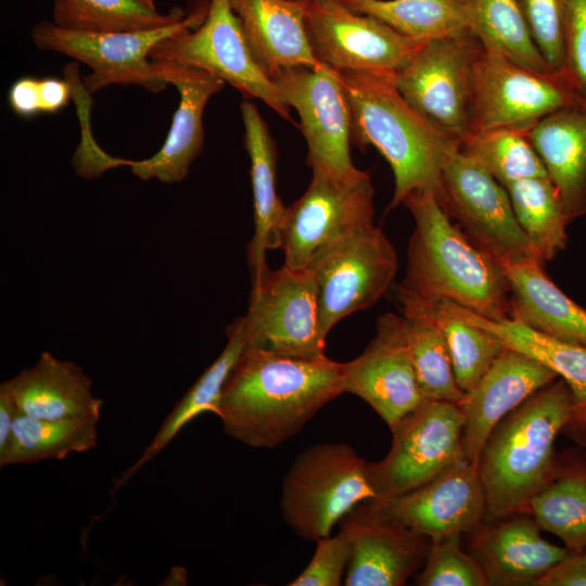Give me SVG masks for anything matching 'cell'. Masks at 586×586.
Listing matches in <instances>:
<instances>
[{
  "instance_id": "d6986e66",
  "label": "cell",
  "mask_w": 586,
  "mask_h": 586,
  "mask_svg": "<svg viewBox=\"0 0 586 586\" xmlns=\"http://www.w3.org/2000/svg\"><path fill=\"white\" fill-rule=\"evenodd\" d=\"M168 85L179 93V104L162 148L151 157L130 161L111 156L109 169L122 165L142 180L164 183L182 181L204 144L203 113L208 100L226 82L206 71L168 62H152Z\"/></svg>"
},
{
  "instance_id": "4fadbf2b",
  "label": "cell",
  "mask_w": 586,
  "mask_h": 586,
  "mask_svg": "<svg viewBox=\"0 0 586 586\" xmlns=\"http://www.w3.org/2000/svg\"><path fill=\"white\" fill-rule=\"evenodd\" d=\"M583 103L561 72H540L479 46L474 61L471 131H527L547 115Z\"/></svg>"
},
{
  "instance_id": "44dd1931",
  "label": "cell",
  "mask_w": 586,
  "mask_h": 586,
  "mask_svg": "<svg viewBox=\"0 0 586 586\" xmlns=\"http://www.w3.org/2000/svg\"><path fill=\"white\" fill-rule=\"evenodd\" d=\"M559 377L533 357L506 347L459 406L464 416L466 458L476 466L496 424Z\"/></svg>"
},
{
  "instance_id": "7c38bea8",
  "label": "cell",
  "mask_w": 586,
  "mask_h": 586,
  "mask_svg": "<svg viewBox=\"0 0 586 586\" xmlns=\"http://www.w3.org/2000/svg\"><path fill=\"white\" fill-rule=\"evenodd\" d=\"M271 78L300 117L313 173L339 179L360 177L365 171L351 156L352 110L340 72L319 63L283 68Z\"/></svg>"
},
{
  "instance_id": "7bdbcfd3",
  "label": "cell",
  "mask_w": 586,
  "mask_h": 586,
  "mask_svg": "<svg viewBox=\"0 0 586 586\" xmlns=\"http://www.w3.org/2000/svg\"><path fill=\"white\" fill-rule=\"evenodd\" d=\"M536 586H586V551H573L544 574Z\"/></svg>"
},
{
  "instance_id": "60d3db41",
  "label": "cell",
  "mask_w": 586,
  "mask_h": 586,
  "mask_svg": "<svg viewBox=\"0 0 586 586\" xmlns=\"http://www.w3.org/2000/svg\"><path fill=\"white\" fill-rule=\"evenodd\" d=\"M352 545L348 535L339 530L334 536L316 542V549L306 568L289 586H339L344 581L351 560Z\"/></svg>"
},
{
  "instance_id": "ab89813d",
  "label": "cell",
  "mask_w": 586,
  "mask_h": 586,
  "mask_svg": "<svg viewBox=\"0 0 586 586\" xmlns=\"http://www.w3.org/2000/svg\"><path fill=\"white\" fill-rule=\"evenodd\" d=\"M562 75L578 100L586 103V0H561Z\"/></svg>"
},
{
  "instance_id": "83f0119b",
  "label": "cell",
  "mask_w": 586,
  "mask_h": 586,
  "mask_svg": "<svg viewBox=\"0 0 586 586\" xmlns=\"http://www.w3.org/2000/svg\"><path fill=\"white\" fill-rule=\"evenodd\" d=\"M444 301L460 319L495 334L506 347L533 357L564 380L574 402L571 426L586 430V347L546 335L514 318L495 321Z\"/></svg>"
},
{
  "instance_id": "ba28073f",
  "label": "cell",
  "mask_w": 586,
  "mask_h": 586,
  "mask_svg": "<svg viewBox=\"0 0 586 586\" xmlns=\"http://www.w3.org/2000/svg\"><path fill=\"white\" fill-rule=\"evenodd\" d=\"M391 431L392 446L386 456L367 462L375 498L410 492L467 459L464 416L457 403L423 400Z\"/></svg>"
},
{
  "instance_id": "3957f363",
  "label": "cell",
  "mask_w": 586,
  "mask_h": 586,
  "mask_svg": "<svg viewBox=\"0 0 586 586\" xmlns=\"http://www.w3.org/2000/svg\"><path fill=\"white\" fill-rule=\"evenodd\" d=\"M573 417L571 390L558 378L496 424L476 463L485 517L525 511L533 495L555 474V442Z\"/></svg>"
},
{
  "instance_id": "7dc6e473",
  "label": "cell",
  "mask_w": 586,
  "mask_h": 586,
  "mask_svg": "<svg viewBox=\"0 0 586 586\" xmlns=\"http://www.w3.org/2000/svg\"><path fill=\"white\" fill-rule=\"evenodd\" d=\"M584 550L586 551V547H585V549H584Z\"/></svg>"
},
{
  "instance_id": "f35d334b",
  "label": "cell",
  "mask_w": 586,
  "mask_h": 586,
  "mask_svg": "<svg viewBox=\"0 0 586 586\" xmlns=\"http://www.w3.org/2000/svg\"><path fill=\"white\" fill-rule=\"evenodd\" d=\"M460 533L431 540L424 568L418 578L421 586H484L486 578L472 558L460 547Z\"/></svg>"
},
{
  "instance_id": "e0dca14e",
  "label": "cell",
  "mask_w": 586,
  "mask_h": 586,
  "mask_svg": "<svg viewBox=\"0 0 586 586\" xmlns=\"http://www.w3.org/2000/svg\"><path fill=\"white\" fill-rule=\"evenodd\" d=\"M365 501L377 517L431 540L475 530L486 515L476 466L467 459L410 492Z\"/></svg>"
},
{
  "instance_id": "484cf974",
  "label": "cell",
  "mask_w": 586,
  "mask_h": 586,
  "mask_svg": "<svg viewBox=\"0 0 586 586\" xmlns=\"http://www.w3.org/2000/svg\"><path fill=\"white\" fill-rule=\"evenodd\" d=\"M244 143L250 157L255 230L247 245V263L253 272L266 268V254L281 249V229L286 211L277 192V152L269 126L256 105L240 104Z\"/></svg>"
},
{
  "instance_id": "d6a6232c",
  "label": "cell",
  "mask_w": 586,
  "mask_h": 586,
  "mask_svg": "<svg viewBox=\"0 0 586 586\" xmlns=\"http://www.w3.org/2000/svg\"><path fill=\"white\" fill-rule=\"evenodd\" d=\"M398 298L406 319L410 358L424 399L459 404L464 393L457 384L444 333L413 301Z\"/></svg>"
},
{
  "instance_id": "d590c367",
  "label": "cell",
  "mask_w": 586,
  "mask_h": 586,
  "mask_svg": "<svg viewBox=\"0 0 586 586\" xmlns=\"http://www.w3.org/2000/svg\"><path fill=\"white\" fill-rule=\"evenodd\" d=\"M528 512L540 530L558 536L573 551L586 547V472L555 474L530 499Z\"/></svg>"
},
{
  "instance_id": "603a6c76",
  "label": "cell",
  "mask_w": 586,
  "mask_h": 586,
  "mask_svg": "<svg viewBox=\"0 0 586 586\" xmlns=\"http://www.w3.org/2000/svg\"><path fill=\"white\" fill-rule=\"evenodd\" d=\"M20 415L41 419L93 417L100 419L103 400L92 393V380L73 361L50 352L37 362L3 381Z\"/></svg>"
},
{
  "instance_id": "f6af8a7d",
  "label": "cell",
  "mask_w": 586,
  "mask_h": 586,
  "mask_svg": "<svg viewBox=\"0 0 586 586\" xmlns=\"http://www.w3.org/2000/svg\"><path fill=\"white\" fill-rule=\"evenodd\" d=\"M39 87L42 113H56L68 104L73 91L71 81L53 77L41 78Z\"/></svg>"
},
{
  "instance_id": "ffe728a7",
  "label": "cell",
  "mask_w": 586,
  "mask_h": 586,
  "mask_svg": "<svg viewBox=\"0 0 586 586\" xmlns=\"http://www.w3.org/2000/svg\"><path fill=\"white\" fill-rule=\"evenodd\" d=\"M339 523L352 545L346 586H402L425 561L431 539L377 517L366 501Z\"/></svg>"
},
{
  "instance_id": "5bb4252c",
  "label": "cell",
  "mask_w": 586,
  "mask_h": 586,
  "mask_svg": "<svg viewBox=\"0 0 586 586\" xmlns=\"http://www.w3.org/2000/svg\"><path fill=\"white\" fill-rule=\"evenodd\" d=\"M440 202L468 237L501 266L535 258L507 189L459 145L445 157Z\"/></svg>"
},
{
  "instance_id": "2e32d148",
  "label": "cell",
  "mask_w": 586,
  "mask_h": 586,
  "mask_svg": "<svg viewBox=\"0 0 586 586\" xmlns=\"http://www.w3.org/2000/svg\"><path fill=\"white\" fill-rule=\"evenodd\" d=\"M373 198L366 171L355 179L313 173L306 191L286 206L281 229L283 264L305 268L323 247L372 225Z\"/></svg>"
},
{
  "instance_id": "74e56055",
  "label": "cell",
  "mask_w": 586,
  "mask_h": 586,
  "mask_svg": "<svg viewBox=\"0 0 586 586\" xmlns=\"http://www.w3.org/2000/svg\"><path fill=\"white\" fill-rule=\"evenodd\" d=\"M459 149L504 187L533 177H548L526 131L492 128L469 132Z\"/></svg>"
},
{
  "instance_id": "cb8c5ba5",
  "label": "cell",
  "mask_w": 586,
  "mask_h": 586,
  "mask_svg": "<svg viewBox=\"0 0 586 586\" xmlns=\"http://www.w3.org/2000/svg\"><path fill=\"white\" fill-rule=\"evenodd\" d=\"M250 49L271 77L292 66L315 67L305 24L304 0H229Z\"/></svg>"
},
{
  "instance_id": "277c9868",
  "label": "cell",
  "mask_w": 586,
  "mask_h": 586,
  "mask_svg": "<svg viewBox=\"0 0 586 586\" xmlns=\"http://www.w3.org/2000/svg\"><path fill=\"white\" fill-rule=\"evenodd\" d=\"M352 110V140L374 146L390 164L394 193L390 208L416 191L429 190L440 200L442 167L459 142L419 114L402 97L393 76L340 72Z\"/></svg>"
},
{
  "instance_id": "9a60e30c",
  "label": "cell",
  "mask_w": 586,
  "mask_h": 586,
  "mask_svg": "<svg viewBox=\"0 0 586 586\" xmlns=\"http://www.w3.org/2000/svg\"><path fill=\"white\" fill-rule=\"evenodd\" d=\"M315 58L339 72L394 76L424 41L408 38L341 0H304Z\"/></svg>"
},
{
  "instance_id": "5b68a950",
  "label": "cell",
  "mask_w": 586,
  "mask_h": 586,
  "mask_svg": "<svg viewBox=\"0 0 586 586\" xmlns=\"http://www.w3.org/2000/svg\"><path fill=\"white\" fill-rule=\"evenodd\" d=\"M367 461L346 443H317L301 451L286 471L281 514L302 539L317 542L358 504L375 498Z\"/></svg>"
},
{
  "instance_id": "b9f144b4",
  "label": "cell",
  "mask_w": 586,
  "mask_h": 586,
  "mask_svg": "<svg viewBox=\"0 0 586 586\" xmlns=\"http://www.w3.org/2000/svg\"><path fill=\"white\" fill-rule=\"evenodd\" d=\"M535 44L548 66L560 72L563 65L561 0H518Z\"/></svg>"
},
{
  "instance_id": "ee69618b",
  "label": "cell",
  "mask_w": 586,
  "mask_h": 586,
  "mask_svg": "<svg viewBox=\"0 0 586 586\" xmlns=\"http://www.w3.org/2000/svg\"><path fill=\"white\" fill-rule=\"evenodd\" d=\"M8 101L12 111L21 117L42 114L39 79L26 76L15 80L9 89Z\"/></svg>"
},
{
  "instance_id": "e575fe53",
  "label": "cell",
  "mask_w": 586,
  "mask_h": 586,
  "mask_svg": "<svg viewBox=\"0 0 586 586\" xmlns=\"http://www.w3.org/2000/svg\"><path fill=\"white\" fill-rule=\"evenodd\" d=\"M398 296L413 301L437 323L449 348L457 384L463 393L475 386L506 348L495 334L454 315L444 300H421L402 291Z\"/></svg>"
},
{
  "instance_id": "6da1fadb",
  "label": "cell",
  "mask_w": 586,
  "mask_h": 586,
  "mask_svg": "<svg viewBox=\"0 0 586 586\" xmlns=\"http://www.w3.org/2000/svg\"><path fill=\"white\" fill-rule=\"evenodd\" d=\"M343 393L342 362L326 354L293 357L245 347L216 416L228 436L253 448H272Z\"/></svg>"
},
{
  "instance_id": "8d00e7d4",
  "label": "cell",
  "mask_w": 586,
  "mask_h": 586,
  "mask_svg": "<svg viewBox=\"0 0 586 586\" xmlns=\"http://www.w3.org/2000/svg\"><path fill=\"white\" fill-rule=\"evenodd\" d=\"M349 9L373 16L399 34L428 41L466 30L456 0H341Z\"/></svg>"
},
{
  "instance_id": "9c48e42d",
  "label": "cell",
  "mask_w": 586,
  "mask_h": 586,
  "mask_svg": "<svg viewBox=\"0 0 586 586\" xmlns=\"http://www.w3.org/2000/svg\"><path fill=\"white\" fill-rule=\"evenodd\" d=\"M479 46L468 29L424 41L393 76L407 103L457 142L471 129Z\"/></svg>"
},
{
  "instance_id": "4316f807",
  "label": "cell",
  "mask_w": 586,
  "mask_h": 586,
  "mask_svg": "<svg viewBox=\"0 0 586 586\" xmlns=\"http://www.w3.org/2000/svg\"><path fill=\"white\" fill-rule=\"evenodd\" d=\"M511 289V318L551 337L586 347V308L563 293L536 258L502 266Z\"/></svg>"
},
{
  "instance_id": "30bf717a",
  "label": "cell",
  "mask_w": 586,
  "mask_h": 586,
  "mask_svg": "<svg viewBox=\"0 0 586 586\" xmlns=\"http://www.w3.org/2000/svg\"><path fill=\"white\" fill-rule=\"evenodd\" d=\"M317 285L319 328L327 340L342 319L378 302L398 268L395 247L374 224L323 247L307 266Z\"/></svg>"
},
{
  "instance_id": "836d02e7",
  "label": "cell",
  "mask_w": 586,
  "mask_h": 586,
  "mask_svg": "<svg viewBox=\"0 0 586 586\" xmlns=\"http://www.w3.org/2000/svg\"><path fill=\"white\" fill-rule=\"evenodd\" d=\"M505 188L535 258L543 265L553 259L566 246L570 221L549 177L526 178Z\"/></svg>"
},
{
  "instance_id": "bcb514c9",
  "label": "cell",
  "mask_w": 586,
  "mask_h": 586,
  "mask_svg": "<svg viewBox=\"0 0 586 586\" xmlns=\"http://www.w3.org/2000/svg\"><path fill=\"white\" fill-rule=\"evenodd\" d=\"M18 415V409L12 397L0 388V450L5 448Z\"/></svg>"
},
{
  "instance_id": "7a4b0ae2",
  "label": "cell",
  "mask_w": 586,
  "mask_h": 586,
  "mask_svg": "<svg viewBox=\"0 0 586 586\" xmlns=\"http://www.w3.org/2000/svg\"><path fill=\"white\" fill-rule=\"evenodd\" d=\"M403 204L415 229L398 291L426 301L446 300L495 321L511 318L504 267L453 222L436 194L416 191Z\"/></svg>"
},
{
  "instance_id": "d4e9b609",
  "label": "cell",
  "mask_w": 586,
  "mask_h": 586,
  "mask_svg": "<svg viewBox=\"0 0 586 586\" xmlns=\"http://www.w3.org/2000/svg\"><path fill=\"white\" fill-rule=\"evenodd\" d=\"M526 133L558 191L568 220L585 215L586 103L547 115Z\"/></svg>"
},
{
  "instance_id": "f546056e",
  "label": "cell",
  "mask_w": 586,
  "mask_h": 586,
  "mask_svg": "<svg viewBox=\"0 0 586 586\" xmlns=\"http://www.w3.org/2000/svg\"><path fill=\"white\" fill-rule=\"evenodd\" d=\"M98 418L41 419L18 415L11 437L0 450V467L62 460L98 444Z\"/></svg>"
},
{
  "instance_id": "4dcf8cb0",
  "label": "cell",
  "mask_w": 586,
  "mask_h": 586,
  "mask_svg": "<svg viewBox=\"0 0 586 586\" xmlns=\"http://www.w3.org/2000/svg\"><path fill=\"white\" fill-rule=\"evenodd\" d=\"M466 28L486 49L521 65L552 71L535 44L518 0H456Z\"/></svg>"
},
{
  "instance_id": "f1b7e54d",
  "label": "cell",
  "mask_w": 586,
  "mask_h": 586,
  "mask_svg": "<svg viewBox=\"0 0 586 586\" xmlns=\"http://www.w3.org/2000/svg\"><path fill=\"white\" fill-rule=\"evenodd\" d=\"M245 346L244 317H239L227 329V343L222 352L176 403L141 456L114 481L111 494L117 492L144 464L152 461L194 418L203 412L217 415L226 381Z\"/></svg>"
},
{
  "instance_id": "7402d4cb",
  "label": "cell",
  "mask_w": 586,
  "mask_h": 586,
  "mask_svg": "<svg viewBox=\"0 0 586 586\" xmlns=\"http://www.w3.org/2000/svg\"><path fill=\"white\" fill-rule=\"evenodd\" d=\"M570 551L545 540L531 515H519L481 528L471 556L487 585H536Z\"/></svg>"
},
{
  "instance_id": "52a82bcc",
  "label": "cell",
  "mask_w": 586,
  "mask_h": 586,
  "mask_svg": "<svg viewBox=\"0 0 586 586\" xmlns=\"http://www.w3.org/2000/svg\"><path fill=\"white\" fill-rule=\"evenodd\" d=\"M206 10H196L171 25L141 31H75L43 20L34 26L30 37L39 50L65 54L91 68L90 75L80 78L88 94L111 85H137L157 93L168 84L150 60L152 49L163 39L200 25Z\"/></svg>"
},
{
  "instance_id": "1f68e13d",
  "label": "cell",
  "mask_w": 586,
  "mask_h": 586,
  "mask_svg": "<svg viewBox=\"0 0 586 586\" xmlns=\"http://www.w3.org/2000/svg\"><path fill=\"white\" fill-rule=\"evenodd\" d=\"M186 16L180 8L162 13L153 0H54L52 22L75 31H141L171 25Z\"/></svg>"
},
{
  "instance_id": "8992f818",
  "label": "cell",
  "mask_w": 586,
  "mask_h": 586,
  "mask_svg": "<svg viewBox=\"0 0 586 586\" xmlns=\"http://www.w3.org/2000/svg\"><path fill=\"white\" fill-rule=\"evenodd\" d=\"M150 60L206 71L246 99H258L281 118L292 122L289 105L253 55L229 0H211L200 25L160 41L152 49Z\"/></svg>"
},
{
  "instance_id": "8fae6325",
  "label": "cell",
  "mask_w": 586,
  "mask_h": 586,
  "mask_svg": "<svg viewBox=\"0 0 586 586\" xmlns=\"http://www.w3.org/2000/svg\"><path fill=\"white\" fill-rule=\"evenodd\" d=\"M247 314L246 346L279 355H324L319 328L317 285L313 271L283 264L253 272Z\"/></svg>"
},
{
  "instance_id": "ac0fdd59",
  "label": "cell",
  "mask_w": 586,
  "mask_h": 586,
  "mask_svg": "<svg viewBox=\"0 0 586 586\" xmlns=\"http://www.w3.org/2000/svg\"><path fill=\"white\" fill-rule=\"evenodd\" d=\"M343 390L366 402L391 429L424 399L409 354L404 316L384 314L364 352L342 362Z\"/></svg>"
}]
</instances>
